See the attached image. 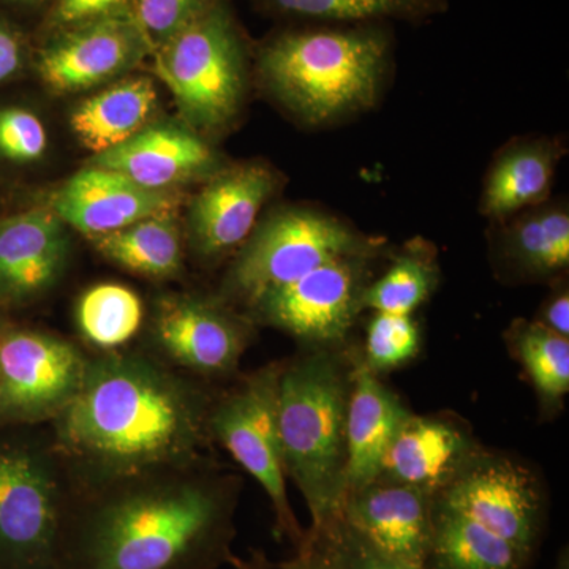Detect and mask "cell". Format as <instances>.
Instances as JSON below:
<instances>
[{
    "label": "cell",
    "mask_w": 569,
    "mask_h": 569,
    "mask_svg": "<svg viewBox=\"0 0 569 569\" xmlns=\"http://www.w3.org/2000/svg\"><path fill=\"white\" fill-rule=\"evenodd\" d=\"M440 280L437 247L413 238L391 254L385 274L366 288L362 306L370 312L413 316L432 298Z\"/></svg>",
    "instance_id": "25"
},
{
    "label": "cell",
    "mask_w": 569,
    "mask_h": 569,
    "mask_svg": "<svg viewBox=\"0 0 569 569\" xmlns=\"http://www.w3.org/2000/svg\"><path fill=\"white\" fill-rule=\"evenodd\" d=\"M490 264L511 284L552 283L568 276L567 198L546 200L489 228Z\"/></svg>",
    "instance_id": "17"
},
{
    "label": "cell",
    "mask_w": 569,
    "mask_h": 569,
    "mask_svg": "<svg viewBox=\"0 0 569 569\" xmlns=\"http://www.w3.org/2000/svg\"><path fill=\"white\" fill-rule=\"evenodd\" d=\"M92 164L126 176L144 189L174 190L179 182L213 170L216 156L192 130L156 126L93 157Z\"/></svg>",
    "instance_id": "22"
},
{
    "label": "cell",
    "mask_w": 569,
    "mask_h": 569,
    "mask_svg": "<svg viewBox=\"0 0 569 569\" xmlns=\"http://www.w3.org/2000/svg\"><path fill=\"white\" fill-rule=\"evenodd\" d=\"M88 361L71 343L31 329L0 328V425L56 418L80 388Z\"/></svg>",
    "instance_id": "10"
},
{
    "label": "cell",
    "mask_w": 569,
    "mask_h": 569,
    "mask_svg": "<svg viewBox=\"0 0 569 569\" xmlns=\"http://www.w3.org/2000/svg\"><path fill=\"white\" fill-rule=\"evenodd\" d=\"M277 189L279 176L263 162L238 163L213 174L190 208L198 252L219 258L241 249Z\"/></svg>",
    "instance_id": "15"
},
{
    "label": "cell",
    "mask_w": 569,
    "mask_h": 569,
    "mask_svg": "<svg viewBox=\"0 0 569 569\" xmlns=\"http://www.w3.org/2000/svg\"><path fill=\"white\" fill-rule=\"evenodd\" d=\"M410 413L361 353H355L347 408V493L376 481L389 443Z\"/></svg>",
    "instance_id": "20"
},
{
    "label": "cell",
    "mask_w": 569,
    "mask_h": 569,
    "mask_svg": "<svg viewBox=\"0 0 569 569\" xmlns=\"http://www.w3.org/2000/svg\"><path fill=\"white\" fill-rule=\"evenodd\" d=\"M153 335L173 361L203 376L236 370L250 326L230 310L197 298H167L153 318Z\"/></svg>",
    "instance_id": "16"
},
{
    "label": "cell",
    "mask_w": 569,
    "mask_h": 569,
    "mask_svg": "<svg viewBox=\"0 0 569 569\" xmlns=\"http://www.w3.org/2000/svg\"><path fill=\"white\" fill-rule=\"evenodd\" d=\"M174 190H151L107 168H84L51 194L48 208L89 238L110 234L151 217L174 216Z\"/></svg>",
    "instance_id": "14"
},
{
    "label": "cell",
    "mask_w": 569,
    "mask_h": 569,
    "mask_svg": "<svg viewBox=\"0 0 569 569\" xmlns=\"http://www.w3.org/2000/svg\"><path fill=\"white\" fill-rule=\"evenodd\" d=\"M395 67L389 22H287L257 48L254 70L277 103L309 129L373 110Z\"/></svg>",
    "instance_id": "3"
},
{
    "label": "cell",
    "mask_w": 569,
    "mask_h": 569,
    "mask_svg": "<svg viewBox=\"0 0 569 569\" xmlns=\"http://www.w3.org/2000/svg\"><path fill=\"white\" fill-rule=\"evenodd\" d=\"M530 553L438 501L433 505L425 569H522Z\"/></svg>",
    "instance_id": "24"
},
{
    "label": "cell",
    "mask_w": 569,
    "mask_h": 569,
    "mask_svg": "<svg viewBox=\"0 0 569 569\" xmlns=\"http://www.w3.org/2000/svg\"><path fill=\"white\" fill-rule=\"evenodd\" d=\"M230 497L203 482L144 486L93 508L59 569H209L231 560Z\"/></svg>",
    "instance_id": "2"
},
{
    "label": "cell",
    "mask_w": 569,
    "mask_h": 569,
    "mask_svg": "<svg viewBox=\"0 0 569 569\" xmlns=\"http://www.w3.org/2000/svg\"><path fill=\"white\" fill-rule=\"evenodd\" d=\"M557 569H568V560L567 559H561L559 561V568Z\"/></svg>",
    "instance_id": "40"
},
{
    "label": "cell",
    "mask_w": 569,
    "mask_h": 569,
    "mask_svg": "<svg viewBox=\"0 0 569 569\" xmlns=\"http://www.w3.org/2000/svg\"><path fill=\"white\" fill-rule=\"evenodd\" d=\"M69 252L66 223L50 208L0 219V307H17L47 291Z\"/></svg>",
    "instance_id": "19"
},
{
    "label": "cell",
    "mask_w": 569,
    "mask_h": 569,
    "mask_svg": "<svg viewBox=\"0 0 569 569\" xmlns=\"http://www.w3.org/2000/svg\"><path fill=\"white\" fill-rule=\"evenodd\" d=\"M280 569H340L323 535L307 531L295 559L280 565Z\"/></svg>",
    "instance_id": "37"
},
{
    "label": "cell",
    "mask_w": 569,
    "mask_h": 569,
    "mask_svg": "<svg viewBox=\"0 0 569 569\" xmlns=\"http://www.w3.org/2000/svg\"><path fill=\"white\" fill-rule=\"evenodd\" d=\"M151 78H129L74 108L70 127L86 149L99 156L146 129L157 107Z\"/></svg>",
    "instance_id": "23"
},
{
    "label": "cell",
    "mask_w": 569,
    "mask_h": 569,
    "mask_svg": "<svg viewBox=\"0 0 569 569\" xmlns=\"http://www.w3.org/2000/svg\"><path fill=\"white\" fill-rule=\"evenodd\" d=\"M230 563H233L236 569H266L263 559L254 557L250 561L239 560L236 557H231Z\"/></svg>",
    "instance_id": "39"
},
{
    "label": "cell",
    "mask_w": 569,
    "mask_h": 569,
    "mask_svg": "<svg viewBox=\"0 0 569 569\" xmlns=\"http://www.w3.org/2000/svg\"><path fill=\"white\" fill-rule=\"evenodd\" d=\"M0 2L21 10L40 9V7L47 6V3H50L51 6V0H0Z\"/></svg>",
    "instance_id": "38"
},
{
    "label": "cell",
    "mask_w": 569,
    "mask_h": 569,
    "mask_svg": "<svg viewBox=\"0 0 569 569\" xmlns=\"http://www.w3.org/2000/svg\"><path fill=\"white\" fill-rule=\"evenodd\" d=\"M200 392L141 356L88 362L58 415L59 445L102 478H129L179 466L197 455L208 426Z\"/></svg>",
    "instance_id": "1"
},
{
    "label": "cell",
    "mask_w": 569,
    "mask_h": 569,
    "mask_svg": "<svg viewBox=\"0 0 569 569\" xmlns=\"http://www.w3.org/2000/svg\"><path fill=\"white\" fill-rule=\"evenodd\" d=\"M353 351L310 348L284 365L277 421L284 473L312 516V531L340 519L347 485V408Z\"/></svg>",
    "instance_id": "4"
},
{
    "label": "cell",
    "mask_w": 569,
    "mask_h": 569,
    "mask_svg": "<svg viewBox=\"0 0 569 569\" xmlns=\"http://www.w3.org/2000/svg\"><path fill=\"white\" fill-rule=\"evenodd\" d=\"M567 153L560 138L519 137L498 149L482 182L479 213L490 223L549 200Z\"/></svg>",
    "instance_id": "21"
},
{
    "label": "cell",
    "mask_w": 569,
    "mask_h": 569,
    "mask_svg": "<svg viewBox=\"0 0 569 569\" xmlns=\"http://www.w3.org/2000/svg\"><path fill=\"white\" fill-rule=\"evenodd\" d=\"M505 340L537 392L542 413H559L569 392V337L518 318L509 325Z\"/></svg>",
    "instance_id": "27"
},
{
    "label": "cell",
    "mask_w": 569,
    "mask_h": 569,
    "mask_svg": "<svg viewBox=\"0 0 569 569\" xmlns=\"http://www.w3.org/2000/svg\"><path fill=\"white\" fill-rule=\"evenodd\" d=\"M284 22H425L449 10V0H253Z\"/></svg>",
    "instance_id": "26"
},
{
    "label": "cell",
    "mask_w": 569,
    "mask_h": 569,
    "mask_svg": "<svg viewBox=\"0 0 569 569\" xmlns=\"http://www.w3.org/2000/svg\"><path fill=\"white\" fill-rule=\"evenodd\" d=\"M282 369L283 366L272 365L252 373L213 408L208 427L236 462L260 482L274 509L277 531L299 548L306 531L288 500L277 421Z\"/></svg>",
    "instance_id": "8"
},
{
    "label": "cell",
    "mask_w": 569,
    "mask_h": 569,
    "mask_svg": "<svg viewBox=\"0 0 569 569\" xmlns=\"http://www.w3.org/2000/svg\"><path fill=\"white\" fill-rule=\"evenodd\" d=\"M436 501L519 548L533 550L545 500L529 468L500 452L479 449Z\"/></svg>",
    "instance_id": "11"
},
{
    "label": "cell",
    "mask_w": 569,
    "mask_h": 569,
    "mask_svg": "<svg viewBox=\"0 0 569 569\" xmlns=\"http://www.w3.org/2000/svg\"><path fill=\"white\" fill-rule=\"evenodd\" d=\"M48 148L43 122L24 108L0 110V157L13 163L40 160Z\"/></svg>",
    "instance_id": "32"
},
{
    "label": "cell",
    "mask_w": 569,
    "mask_h": 569,
    "mask_svg": "<svg viewBox=\"0 0 569 569\" xmlns=\"http://www.w3.org/2000/svg\"><path fill=\"white\" fill-rule=\"evenodd\" d=\"M63 520L48 460L0 438V569H59Z\"/></svg>",
    "instance_id": "7"
},
{
    "label": "cell",
    "mask_w": 569,
    "mask_h": 569,
    "mask_svg": "<svg viewBox=\"0 0 569 569\" xmlns=\"http://www.w3.org/2000/svg\"><path fill=\"white\" fill-rule=\"evenodd\" d=\"M77 318L89 342L111 350L129 342L140 329L141 299L123 284H97L81 296Z\"/></svg>",
    "instance_id": "29"
},
{
    "label": "cell",
    "mask_w": 569,
    "mask_h": 569,
    "mask_svg": "<svg viewBox=\"0 0 569 569\" xmlns=\"http://www.w3.org/2000/svg\"><path fill=\"white\" fill-rule=\"evenodd\" d=\"M378 257L329 261L293 283L258 299L250 309L261 323L296 337L310 348L347 347L361 316L366 288Z\"/></svg>",
    "instance_id": "9"
},
{
    "label": "cell",
    "mask_w": 569,
    "mask_h": 569,
    "mask_svg": "<svg viewBox=\"0 0 569 569\" xmlns=\"http://www.w3.org/2000/svg\"><path fill=\"white\" fill-rule=\"evenodd\" d=\"M133 0H51L47 26L50 33L84 22L129 13Z\"/></svg>",
    "instance_id": "34"
},
{
    "label": "cell",
    "mask_w": 569,
    "mask_h": 569,
    "mask_svg": "<svg viewBox=\"0 0 569 569\" xmlns=\"http://www.w3.org/2000/svg\"><path fill=\"white\" fill-rule=\"evenodd\" d=\"M93 246L121 268L137 274L164 279L181 269V234L174 216L151 217L92 239Z\"/></svg>",
    "instance_id": "28"
},
{
    "label": "cell",
    "mask_w": 569,
    "mask_h": 569,
    "mask_svg": "<svg viewBox=\"0 0 569 569\" xmlns=\"http://www.w3.org/2000/svg\"><path fill=\"white\" fill-rule=\"evenodd\" d=\"M152 56L157 77L193 130L219 132L234 122L249 88L250 50L228 0L164 41Z\"/></svg>",
    "instance_id": "5"
},
{
    "label": "cell",
    "mask_w": 569,
    "mask_h": 569,
    "mask_svg": "<svg viewBox=\"0 0 569 569\" xmlns=\"http://www.w3.org/2000/svg\"><path fill=\"white\" fill-rule=\"evenodd\" d=\"M385 238L313 206L277 209L239 249L227 277L228 293L252 307L258 299L293 283L329 261L383 257Z\"/></svg>",
    "instance_id": "6"
},
{
    "label": "cell",
    "mask_w": 569,
    "mask_h": 569,
    "mask_svg": "<svg viewBox=\"0 0 569 569\" xmlns=\"http://www.w3.org/2000/svg\"><path fill=\"white\" fill-rule=\"evenodd\" d=\"M552 284V291L542 302L535 321L546 326L557 335L569 337V287L568 276L561 277Z\"/></svg>",
    "instance_id": "36"
},
{
    "label": "cell",
    "mask_w": 569,
    "mask_h": 569,
    "mask_svg": "<svg viewBox=\"0 0 569 569\" xmlns=\"http://www.w3.org/2000/svg\"><path fill=\"white\" fill-rule=\"evenodd\" d=\"M433 505L436 496L426 490L377 478L347 493L340 519L387 559L425 568Z\"/></svg>",
    "instance_id": "13"
},
{
    "label": "cell",
    "mask_w": 569,
    "mask_h": 569,
    "mask_svg": "<svg viewBox=\"0 0 569 569\" xmlns=\"http://www.w3.org/2000/svg\"><path fill=\"white\" fill-rule=\"evenodd\" d=\"M222 0H133L132 13L152 52Z\"/></svg>",
    "instance_id": "31"
},
{
    "label": "cell",
    "mask_w": 569,
    "mask_h": 569,
    "mask_svg": "<svg viewBox=\"0 0 569 569\" xmlns=\"http://www.w3.org/2000/svg\"><path fill=\"white\" fill-rule=\"evenodd\" d=\"M149 54L151 44L129 11L50 33L36 66L51 91L71 93L114 80Z\"/></svg>",
    "instance_id": "12"
},
{
    "label": "cell",
    "mask_w": 569,
    "mask_h": 569,
    "mask_svg": "<svg viewBox=\"0 0 569 569\" xmlns=\"http://www.w3.org/2000/svg\"><path fill=\"white\" fill-rule=\"evenodd\" d=\"M372 313L361 355L365 365L381 376L413 361L421 350V329L413 316Z\"/></svg>",
    "instance_id": "30"
},
{
    "label": "cell",
    "mask_w": 569,
    "mask_h": 569,
    "mask_svg": "<svg viewBox=\"0 0 569 569\" xmlns=\"http://www.w3.org/2000/svg\"><path fill=\"white\" fill-rule=\"evenodd\" d=\"M28 58L24 33L0 14V84L20 73Z\"/></svg>",
    "instance_id": "35"
},
{
    "label": "cell",
    "mask_w": 569,
    "mask_h": 569,
    "mask_svg": "<svg viewBox=\"0 0 569 569\" xmlns=\"http://www.w3.org/2000/svg\"><path fill=\"white\" fill-rule=\"evenodd\" d=\"M481 448L462 418L411 411L389 443L378 478L437 496Z\"/></svg>",
    "instance_id": "18"
},
{
    "label": "cell",
    "mask_w": 569,
    "mask_h": 569,
    "mask_svg": "<svg viewBox=\"0 0 569 569\" xmlns=\"http://www.w3.org/2000/svg\"><path fill=\"white\" fill-rule=\"evenodd\" d=\"M316 533L323 535L340 569H425L408 567L381 556L366 539L343 523L342 519L337 520L329 529Z\"/></svg>",
    "instance_id": "33"
},
{
    "label": "cell",
    "mask_w": 569,
    "mask_h": 569,
    "mask_svg": "<svg viewBox=\"0 0 569 569\" xmlns=\"http://www.w3.org/2000/svg\"><path fill=\"white\" fill-rule=\"evenodd\" d=\"M0 328H2V323H0Z\"/></svg>",
    "instance_id": "41"
}]
</instances>
